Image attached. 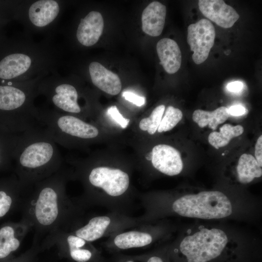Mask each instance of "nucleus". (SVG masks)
<instances>
[{
    "instance_id": "0eeeda50",
    "label": "nucleus",
    "mask_w": 262,
    "mask_h": 262,
    "mask_svg": "<svg viewBox=\"0 0 262 262\" xmlns=\"http://www.w3.org/2000/svg\"><path fill=\"white\" fill-rule=\"evenodd\" d=\"M38 95L44 96L56 111L73 115L80 114L79 93L71 80L61 76L57 71L44 77L39 82Z\"/></svg>"
},
{
    "instance_id": "dca6fc26",
    "label": "nucleus",
    "mask_w": 262,
    "mask_h": 262,
    "mask_svg": "<svg viewBox=\"0 0 262 262\" xmlns=\"http://www.w3.org/2000/svg\"><path fill=\"white\" fill-rule=\"evenodd\" d=\"M166 14L164 5L156 1L149 3L142 14L143 31L151 36H159L164 26Z\"/></svg>"
},
{
    "instance_id": "2eb2a0df",
    "label": "nucleus",
    "mask_w": 262,
    "mask_h": 262,
    "mask_svg": "<svg viewBox=\"0 0 262 262\" xmlns=\"http://www.w3.org/2000/svg\"><path fill=\"white\" fill-rule=\"evenodd\" d=\"M58 195L55 189L46 185L40 190L35 206V216L42 225L52 224L58 214Z\"/></svg>"
},
{
    "instance_id": "473e14b6",
    "label": "nucleus",
    "mask_w": 262,
    "mask_h": 262,
    "mask_svg": "<svg viewBox=\"0 0 262 262\" xmlns=\"http://www.w3.org/2000/svg\"><path fill=\"white\" fill-rule=\"evenodd\" d=\"M229 115L233 116H240L245 114L246 108L242 105H237L231 106L228 108Z\"/></svg>"
},
{
    "instance_id": "c85d7f7f",
    "label": "nucleus",
    "mask_w": 262,
    "mask_h": 262,
    "mask_svg": "<svg viewBox=\"0 0 262 262\" xmlns=\"http://www.w3.org/2000/svg\"><path fill=\"white\" fill-rule=\"evenodd\" d=\"M11 203V196L5 191L0 190V217L3 216L8 212Z\"/></svg>"
},
{
    "instance_id": "72a5a7b5",
    "label": "nucleus",
    "mask_w": 262,
    "mask_h": 262,
    "mask_svg": "<svg viewBox=\"0 0 262 262\" xmlns=\"http://www.w3.org/2000/svg\"><path fill=\"white\" fill-rule=\"evenodd\" d=\"M243 86V83L242 82L235 81L229 83L227 86V88L230 92L238 93L242 90Z\"/></svg>"
},
{
    "instance_id": "412c9836",
    "label": "nucleus",
    "mask_w": 262,
    "mask_h": 262,
    "mask_svg": "<svg viewBox=\"0 0 262 262\" xmlns=\"http://www.w3.org/2000/svg\"><path fill=\"white\" fill-rule=\"evenodd\" d=\"M152 240V237L148 233L131 231L117 235L114 239V243L118 248L126 249L146 246L150 244Z\"/></svg>"
},
{
    "instance_id": "c756f323",
    "label": "nucleus",
    "mask_w": 262,
    "mask_h": 262,
    "mask_svg": "<svg viewBox=\"0 0 262 262\" xmlns=\"http://www.w3.org/2000/svg\"><path fill=\"white\" fill-rule=\"evenodd\" d=\"M124 98L138 107L144 105L145 103V98L140 96L135 93L129 91H125L122 93Z\"/></svg>"
},
{
    "instance_id": "1a4fd4ad",
    "label": "nucleus",
    "mask_w": 262,
    "mask_h": 262,
    "mask_svg": "<svg viewBox=\"0 0 262 262\" xmlns=\"http://www.w3.org/2000/svg\"><path fill=\"white\" fill-rule=\"evenodd\" d=\"M215 36L214 27L207 19L202 18L189 25L187 41L193 52L192 59L195 64L199 65L207 60L213 46Z\"/></svg>"
},
{
    "instance_id": "20e7f679",
    "label": "nucleus",
    "mask_w": 262,
    "mask_h": 262,
    "mask_svg": "<svg viewBox=\"0 0 262 262\" xmlns=\"http://www.w3.org/2000/svg\"><path fill=\"white\" fill-rule=\"evenodd\" d=\"M65 1L61 0H20L12 2L13 17L20 22L24 33L46 34L51 37L62 14Z\"/></svg>"
},
{
    "instance_id": "423d86ee",
    "label": "nucleus",
    "mask_w": 262,
    "mask_h": 262,
    "mask_svg": "<svg viewBox=\"0 0 262 262\" xmlns=\"http://www.w3.org/2000/svg\"><path fill=\"white\" fill-rule=\"evenodd\" d=\"M172 208L181 216L205 219L224 218L232 211L228 197L217 191L185 195L175 200Z\"/></svg>"
},
{
    "instance_id": "e433bc0d",
    "label": "nucleus",
    "mask_w": 262,
    "mask_h": 262,
    "mask_svg": "<svg viewBox=\"0 0 262 262\" xmlns=\"http://www.w3.org/2000/svg\"><path fill=\"white\" fill-rule=\"evenodd\" d=\"M124 262H134L132 260H127L126 261Z\"/></svg>"
},
{
    "instance_id": "393cba45",
    "label": "nucleus",
    "mask_w": 262,
    "mask_h": 262,
    "mask_svg": "<svg viewBox=\"0 0 262 262\" xmlns=\"http://www.w3.org/2000/svg\"><path fill=\"white\" fill-rule=\"evenodd\" d=\"M164 110V105L162 104L156 107L149 117L144 118L140 121V129L144 131H147L149 134H154L160 124Z\"/></svg>"
},
{
    "instance_id": "cd10ccee",
    "label": "nucleus",
    "mask_w": 262,
    "mask_h": 262,
    "mask_svg": "<svg viewBox=\"0 0 262 262\" xmlns=\"http://www.w3.org/2000/svg\"><path fill=\"white\" fill-rule=\"evenodd\" d=\"M71 258L77 262H87L92 257V252L88 249L76 248L69 250Z\"/></svg>"
},
{
    "instance_id": "ddd939ff",
    "label": "nucleus",
    "mask_w": 262,
    "mask_h": 262,
    "mask_svg": "<svg viewBox=\"0 0 262 262\" xmlns=\"http://www.w3.org/2000/svg\"><path fill=\"white\" fill-rule=\"evenodd\" d=\"M153 166L161 172L175 176L183 169V163L180 152L171 146L160 144L152 149Z\"/></svg>"
},
{
    "instance_id": "a211bd4d",
    "label": "nucleus",
    "mask_w": 262,
    "mask_h": 262,
    "mask_svg": "<svg viewBox=\"0 0 262 262\" xmlns=\"http://www.w3.org/2000/svg\"><path fill=\"white\" fill-rule=\"evenodd\" d=\"M228 108L224 106L220 107L212 112L197 109L192 115V119L199 127L204 128L207 125L213 131L217 126L225 122L229 117Z\"/></svg>"
},
{
    "instance_id": "c9c22d12",
    "label": "nucleus",
    "mask_w": 262,
    "mask_h": 262,
    "mask_svg": "<svg viewBox=\"0 0 262 262\" xmlns=\"http://www.w3.org/2000/svg\"><path fill=\"white\" fill-rule=\"evenodd\" d=\"M152 158V151L149 152L147 154L146 156V159L148 161H151Z\"/></svg>"
},
{
    "instance_id": "f03ea898",
    "label": "nucleus",
    "mask_w": 262,
    "mask_h": 262,
    "mask_svg": "<svg viewBox=\"0 0 262 262\" xmlns=\"http://www.w3.org/2000/svg\"><path fill=\"white\" fill-rule=\"evenodd\" d=\"M45 77L0 85V128L20 134L40 126L34 101L38 84Z\"/></svg>"
},
{
    "instance_id": "aec40b11",
    "label": "nucleus",
    "mask_w": 262,
    "mask_h": 262,
    "mask_svg": "<svg viewBox=\"0 0 262 262\" xmlns=\"http://www.w3.org/2000/svg\"><path fill=\"white\" fill-rule=\"evenodd\" d=\"M111 222L105 216L92 218L85 226L76 231L77 236L87 241H94L102 236Z\"/></svg>"
},
{
    "instance_id": "5701e85b",
    "label": "nucleus",
    "mask_w": 262,
    "mask_h": 262,
    "mask_svg": "<svg viewBox=\"0 0 262 262\" xmlns=\"http://www.w3.org/2000/svg\"><path fill=\"white\" fill-rule=\"evenodd\" d=\"M19 134L0 128V166L13 159Z\"/></svg>"
},
{
    "instance_id": "39448f33",
    "label": "nucleus",
    "mask_w": 262,
    "mask_h": 262,
    "mask_svg": "<svg viewBox=\"0 0 262 262\" xmlns=\"http://www.w3.org/2000/svg\"><path fill=\"white\" fill-rule=\"evenodd\" d=\"M38 122L56 143L69 146L74 140L96 138L98 128L77 116L63 113L54 109L38 108Z\"/></svg>"
},
{
    "instance_id": "4be33fe9",
    "label": "nucleus",
    "mask_w": 262,
    "mask_h": 262,
    "mask_svg": "<svg viewBox=\"0 0 262 262\" xmlns=\"http://www.w3.org/2000/svg\"><path fill=\"white\" fill-rule=\"evenodd\" d=\"M244 131L242 126L225 124L220 128V131H213L208 136L209 143L216 149L223 147L234 137L241 135Z\"/></svg>"
},
{
    "instance_id": "2f4dec72",
    "label": "nucleus",
    "mask_w": 262,
    "mask_h": 262,
    "mask_svg": "<svg viewBox=\"0 0 262 262\" xmlns=\"http://www.w3.org/2000/svg\"><path fill=\"white\" fill-rule=\"evenodd\" d=\"M255 159L259 165L262 166V135L258 138L255 147Z\"/></svg>"
},
{
    "instance_id": "bb28decb",
    "label": "nucleus",
    "mask_w": 262,
    "mask_h": 262,
    "mask_svg": "<svg viewBox=\"0 0 262 262\" xmlns=\"http://www.w3.org/2000/svg\"><path fill=\"white\" fill-rule=\"evenodd\" d=\"M107 113L108 115L122 128L125 129L129 125L130 119L124 117L116 106L110 107Z\"/></svg>"
},
{
    "instance_id": "b1692460",
    "label": "nucleus",
    "mask_w": 262,
    "mask_h": 262,
    "mask_svg": "<svg viewBox=\"0 0 262 262\" xmlns=\"http://www.w3.org/2000/svg\"><path fill=\"white\" fill-rule=\"evenodd\" d=\"M20 245L19 241L15 237L14 230L10 226L0 229V259L7 257L16 250Z\"/></svg>"
},
{
    "instance_id": "f704fd0d",
    "label": "nucleus",
    "mask_w": 262,
    "mask_h": 262,
    "mask_svg": "<svg viewBox=\"0 0 262 262\" xmlns=\"http://www.w3.org/2000/svg\"><path fill=\"white\" fill-rule=\"evenodd\" d=\"M146 262H164L162 259L157 256L149 257Z\"/></svg>"
},
{
    "instance_id": "6ab92c4d",
    "label": "nucleus",
    "mask_w": 262,
    "mask_h": 262,
    "mask_svg": "<svg viewBox=\"0 0 262 262\" xmlns=\"http://www.w3.org/2000/svg\"><path fill=\"white\" fill-rule=\"evenodd\" d=\"M237 172L239 181L243 184L251 182L255 178L262 175V166L254 157L249 154H242L237 166Z\"/></svg>"
},
{
    "instance_id": "f257e3e1",
    "label": "nucleus",
    "mask_w": 262,
    "mask_h": 262,
    "mask_svg": "<svg viewBox=\"0 0 262 262\" xmlns=\"http://www.w3.org/2000/svg\"><path fill=\"white\" fill-rule=\"evenodd\" d=\"M61 56V48L52 43L50 38L36 42L23 33L0 59L1 83L47 76L57 71Z\"/></svg>"
},
{
    "instance_id": "7ed1b4c3",
    "label": "nucleus",
    "mask_w": 262,
    "mask_h": 262,
    "mask_svg": "<svg viewBox=\"0 0 262 262\" xmlns=\"http://www.w3.org/2000/svg\"><path fill=\"white\" fill-rule=\"evenodd\" d=\"M61 155L47 131L41 126L20 133L13 159L24 176H37L57 168Z\"/></svg>"
},
{
    "instance_id": "9d476101",
    "label": "nucleus",
    "mask_w": 262,
    "mask_h": 262,
    "mask_svg": "<svg viewBox=\"0 0 262 262\" xmlns=\"http://www.w3.org/2000/svg\"><path fill=\"white\" fill-rule=\"evenodd\" d=\"M88 179L93 186L101 188L109 195L117 196L123 194L129 185L127 173L119 169L99 166L93 168Z\"/></svg>"
},
{
    "instance_id": "f8f14e48",
    "label": "nucleus",
    "mask_w": 262,
    "mask_h": 262,
    "mask_svg": "<svg viewBox=\"0 0 262 262\" xmlns=\"http://www.w3.org/2000/svg\"><path fill=\"white\" fill-rule=\"evenodd\" d=\"M198 8L207 18L223 28H229L240 16L231 6L222 0H199Z\"/></svg>"
},
{
    "instance_id": "a878e982",
    "label": "nucleus",
    "mask_w": 262,
    "mask_h": 262,
    "mask_svg": "<svg viewBox=\"0 0 262 262\" xmlns=\"http://www.w3.org/2000/svg\"><path fill=\"white\" fill-rule=\"evenodd\" d=\"M182 116V113L179 109L169 106L162 117L158 131L162 132L170 131L181 120Z\"/></svg>"
},
{
    "instance_id": "6e6552de",
    "label": "nucleus",
    "mask_w": 262,
    "mask_h": 262,
    "mask_svg": "<svg viewBox=\"0 0 262 262\" xmlns=\"http://www.w3.org/2000/svg\"><path fill=\"white\" fill-rule=\"evenodd\" d=\"M228 239L218 229H203L185 237L180 248L188 262H208L218 257L225 248Z\"/></svg>"
},
{
    "instance_id": "f3484780",
    "label": "nucleus",
    "mask_w": 262,
    "mask_h": 262,
    "mask_svg": "<svg viewBox=\"0 0 262 262\" xmlns=\"http://www.w3.org/2000/svg\"><path fill=\"white\" fill-rule=\"evenodd\" d=\"M156 50L160 64L167 73L174 74L179 70L181 64V54L175 41L168 38H163L158 42Z\"/></svg>"
},
{
    "instance_id": "9b49d317",
    "label": "nucleus",
    "mask_w": 262,
    "mask_h": 262,
    "mask_svg": "<svg viewBox=\"0 0 262 262\" xmlns=\"http://www.w3.org/2000/svg\"><path fill=\"white\" fill-rule=\"evenodd\" d=\"M104 21L100 13L92 10L81 17L77 26L75 38L77 42L84 47L95 45L103 30Z\"/></svg>"
},
{
    "instance_id": "7c9ffc66",
    "label": "nucleus",
    "mask_w": 262,
    "mask_h": 262,
    "mask_svg": "<svg viewBox=\"0 0 262 262\" xmlns=\"http://www.w3.org/2000/svg\"><path fill=\"white\" fill-rule=\"evenodd\" d=\"M67 242L69 247V250L81 248L85 244V241L83 239L73 235H70L67 238Z\"/></svg>"
},
{
    "instance_id": "4468645a",
    "label": "nucleus",
    "mask_w": 262,
    "mask_h": 262,
    "mask_svg": "<svg viewBox=\"0 0 262 262\" xmlns=\"http://www.w3.org/2000/svg\"><path fill=\"white\" fill-rule=\"evenodd\" d=\"M88 73L93 84L111 95H117L122 83L118 76L100 63L92 61L88 65Z\"/></svg>"
}]
</instances>
